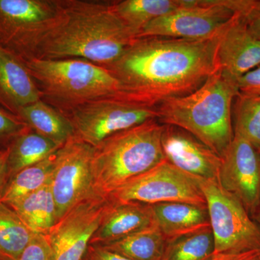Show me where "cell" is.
<instances>
[{"instance_id":"cell-1","label":"cell","mask_w":260,"mask_h":260,"mask_svg":"<svg viewBox=\"0 0 260 260\" xmlns=\"http://www.w3.org/2000/svg\"><path fill=\"white\" fill-rule=\"evenodd\" d=\"M220 34L203 40L138 37L104 68L119 83L116 95L156 107L192 93L220 68L217 51Z\"/></svg>"},{"instance_id":"cell-2","label":"cell","mask_w":260,"mask_h":260,"mask_svg":"<svg viewBox=\"0 0 260 260\" xmlns=\"http://www.w3.org/2000/svg\"><path fill=\"white\" fill-rule=\"evenodd\" d=\"M136 38L114 12L112 1L59 0L55 20L32 58H78L107 67Z\"/></svg>"},{"instance_id":"cell-3","label":"cell","mask_w":260,"mask_h":260,"mask_svg":"<svg viewBox=\"0 0 260 260\" xmlns=\"http://www.w3.org/2000/svg\"><path fill=\"white\" fill-rule=\"evenodd\" d=\"M238 93L237 81L219 68L192 93L157 106V119L184 130L221 157L234 137L233 103Z\"/></svg>"},{"instance_id":"cell-4","label":"cell","mask_w":260,"mask_h":260,"mask_svg":"<svg viewBox=\"0 0 260 260\" xmlns=\"http://www.w3.org/2000/svg\"><path fill=\"white\" fill-rule=\"evenodd\" d=\"M166 125L153 119L106 138L93 147V189L109 198L126 182L165 160L162 137Z\"/></svg>"},{"instance_id":"cell-5","label":"cell","mask_w":260,"mask_h":260,"mask_svg":"<svg viewBox=\"0 0 260 260\" xmlns=\"http://www.w3.org/2000/svg\"><path fill=\"white\" fill-rule=\"evenodd\" d=\"M42 99L66 114L73 108L118 94L115 77L104 67L78 58L25 61Z\"/></svg>"},{"instance_id":"cell-6","label":"cell","mask_w":260,"mask_h":260,"mask_svg":"<svg viewBox=\"0 0 260 260\" xmlns=\"http://www.w3.org/2000/svg\"><path fill=\"white\" fill-rule=\"evenodd\" d=\"M180 3L179 9L145 25L138 37L210 39L221 34L244 6V0H180Z\"/></svg>"},{"instance_id":"cell-7","label":"cell","mask_w":260,"mask_h":260,"mask_svg":"<svg viewBox=\"0 0 260 260\" xmlns=\"http://www.w3.org/2000/svg\"><path fill=\"white\" fill-rule=\"evenodd\" d=\"M201 187L213 232L214 253L260 250V228L242 203L216 179H203Z\"/></svg>"},{"instance_id":"cell-8","label":"cell","mask_w":260,"mask_h":260,"mask_svg":"<svg viewBox=\"0 0 260 260\" xmlns=\"http://www.w3.org/2000/svg\"><path fill=\"white\" fill-rule=\"evenodd\" d=\"M66 115L75 136L95 147L116 133L157 119V108L114 95L85 103Z\"/></svg>"},{"instance_id":"cell-9","label":"cell","mask_w":260,"mask_h":260,"mask_svg":"<svg viewBox=\"0 0 260 260\" xmlns=\"http://www.w3.org/2000/svg\"><path fill=\"white\" fill-rule=\"evenodd\" d=\"M203 180L165 159L130 179L109 198L117 203L136 202L149 205L183 203L207 207L201 187Z\"/></svg>"},{"instance_id":"cell-10","label":"cell","mask_w":260,"mask_h":260,"mask_svg":"<svg viewBox=\"0 0 260 260\" xmlns=\"http://www.w3.org/2000/svg\"><path fill=\"white\" fill-rule=\"evenodd\" d=\"M58 11L59 0H0V47L30 60Z\"/></svg>"},{"instance_id":"cell-11","label":"cell","mask_w":260,"mask_h":260,"mask_svg":"<svg viewBox=\"0 0 260 260\" xmlns=\"http://www.w3.org/2000/svg\"><path fill=\"white\" fill-rule=\"evenodd\" d=\"M93 149L74 136L56 151L50 185L57 220L80 202L98 195L92 176Z\"/></svg>"},{"instance_id":"cell-12","label":"cell","mask_w":260,"mask_h":260,"mask_svg":"<svg viewBox=\"0 0 260 260\" xmlns=\"http://www.w3.org/2000/svg\"><path fill=\"white\" fill-rule=\"evenodd\" d=\"M111 203L110 198L95 195L59 219L45 235L51 248V260L83 259Z\"/></svg>"},{"instance_id":"cell-13","label":"cell","mask_w":260,"mask_h":260,"mask_svg":"<svg viewBox=\"0 0 260 260\" xmlns=\"http://www.w3.org/2000/svg\"><path fill=\"white\" fill-rule=\"evenodd\" d=\"M218 181L252 217L260 205V155L245 139L234 135L221 155Z\"/></svg>"},{"instance_id":"cell-14","label":"cell","mask_w":260,"mask_h":260,"mask_svg":"<svg viewBox=\"0 0 260 260\" xmlns=\"http://www.w3.org/2000/svg\"><path fill=\"white\" fill-rule=\"evenodd\" d=\"M162 148L166 159L181 170L205 180H218L221 157L184 130L166 125Z\"/></svg>"},{"instance_id":"cell-15","label":"cell","mask_w":260,"mask_h":260,"mask_svg":"<svg viewBox=\"0 0 260 260\" xmlns=\"http://www.w3.org/2000/svg\"><path fill=\"white\" fill-rule=\"evenodd\" d=\"M219 68L237 81L260 65V41L252 34L244 15L238 13L219 39Z\"/></svg>"},{"instance_id":"cell-16","label":"cell","mask_w":260,"mask_h":260,"mask_svg":"<svg viewBox=\"0 0 260 260\" xmlns=\"http://www.w3.org/2000/svg\"><path fill=\"white\" fill-rule=\"evenodd\" d=\"M42 99V93L23 59L0 47V107L17 114Z\"/></svg>"},{"instance_id":"cell-17","label":"cell","mask_w":260,"mask_h":260,"mask_svg":"<svg viewBox=\"0 0 260 260\" xmlns=\"http://www.w3.org/2000/svg\"><path fill=\"white\" fill-rule=\"evenodd\" d=\"M154 221L151 205L136 202L117 203L112 200L90 244L104 245L116 242Z\"/></svg>"},{"instance_id":"cell-18","label":"cell","mask_w":260,"mask_h":260,"mask_svg":"<svg viewBox=\"0 0 260 260\" xmlns=\"http://www.w3.org/2000/svg\"><path fill=\"white\" fill-rule=\"evenodd\" d=\"M151 208L154 220L167 241L210 226L207 207L166 203Z\"/></svg>"},{"instance_id":"cell-19","label":"cell","mask_w":260,"mask_h":260,"mask_svg":"<svg viewBox=\"0 0 260 260\" xmlns=\"http://www.w3.org/2000/svg\"><path fill=\"white\" fill-rule=\"evenodd\" d=\"M18 115L32 131L60 146L75 136L68 116L43 99L20 109Z\"/></svg>"},{"instance_id":"cell-20","label":"cell","mask_w":260,"mask_h":260,"mask_svg":"<svg viewBox=\"0 0 260 260\" xmlns=\"http://www.w3.org/2000/svg\"><path fill=\"white\" fill-rule=\"evenodd\" d=\"M9 206L18 213L34 234L47 235L57 221L55 200L51 191L50 181L39 190Z\"/></svg>"},{"instance_id":"cell-21","label":"cell","mask_w":260,"mask_h":260,"mask_svg":"<svg viewBox=\"0 0 260 260\" xmlns=\"http://www.w3.org/2000/svg\"><path fill=\"white\" fill-rule=\"evenodd\" d=\"M167 242V239L154 221L127 237L101 246L130 260H160Z\"/></svg>"},{"instance_id":"cell-22","label":"cell","mask_w":260,"mask_h":260,"mask_svg":"<svg viewBox=\"0 0 260 260\" xmlns=\"http://www.w3.org/2000/svg\"><path fill=\"white\" fill-rule=\"evenodd\" d=\"M60 147L31 129L22 135L8 150L7 166L9 180L25 168L49 158Z\"/></svg>"},{"instance_id":"cell-23","label":"cell","mask_w":260,"mask_h":260,"mask_svg":"<svg viewBox=\"0 0 260 260\" xmlns=\"http://www.w3.org/2000/svg\"><path fill=\"white\" fill-rule=\"evenodd\" d=\"M116 15L136 37L145 25L181 8L180 0H120L112 1Z\"/></svg>"},{"instance_id":"cell-24","label":"cell","mask_w":260,"mask_h":260,"mask_svg":"<svg viewBox=\"0 0 260 260\" xmlns=\"http://www.w3.org/2000/svg\"><path fill=\"white\" fill-rule=\"evenodd\" d=\"M34 233L9 205L0 202V258L18 260Z\"/></svg>"},{"instance_id":"cell-25","label":"cell","mask_w":260,"mask_h":260,"mask_svg":"<svg viewBox=\"0 0 260 260\" xmlns=\"http://www.w3.org/2000/svg\"><path fill=\"white\" fill-rule=\"evenodd\" d=\"M56 153L35 165L25 168L11 178L1 203L8 205L13 204L48 184L54 169Z\"/></svg>"},{"instance_id":"cell-26","label":"cell","mask_w":260,"mask_h":260,"mask_svg":"<svg viewBox=\"0 0 260 260\" xmlns=\"http://www.w3.org/2000/svg\"><path fill=\"white\" fill-rule=\"evenodd\" d=\"M214 253L210 226L168 240L160 260H207Z\"/></svg>"},{"instance_id":"cell-27","label":"cell","mask_w":260,"mask_h":260,"mask_svg":"<svg viewBox=\"0 0 260 260\" xmlns=\"http://www.w3.org/2000/svg\"><path fill=\"white\" fill-rule=\"evenodd\" d=\"M234 135L260 150V95L238 93L233 106Z\"/></svg>"},{"instance_id":"cell-28","label":"cell","mask_w":260,"mask_h":260,"mask_svg":"<svg viewBox=\"0 0 260 260\" xmlns=\"http://www.w3.org/2000/svg\"><path fill=\"white\" fill-rule=\"evenodd\" d=\"M30 130L20 116L0 107V151L8 150L19 137Z\"/></svg>"},{"instance_id":"cell-29","label":"cell","mask_w":260,"mask_h":260,"mask_svg":"<svg viewBox=\"0 0 260 260\" xmlns=\"http://www.w3.org/2000/svg\"><path fill=\"white\" fill-rule=\"evenodd\" d=\"M18 260H51V248L46 236L34 234Z\"/></svg>"},{"instance_id":"cell-30","label":"cell","mask_w":260,"mask_h":260,"mask_svg":"<svg viewBox=\"0 0 260 260\" xmlns=\"http://www.w3.org/2000/svg\"><path fill=\"white\" fill-rule=\"evenodd\" d=\"M239 93L260 95V65L237 80Z\"/></svg>"},{"instance_id":"cell-31","label":"cell","mask_w":260,"mask_h":260,"mask_svg":"<svg viewBox=\"0 0 260 260\" xmlns=\"http://www.w3.org/2000/svg\"><path fill=\"white\" fill-rule=\"evenodd\" d=\"M82 260H130L97 244H90Z\"/></svg>"},{"instance_id":"cell-32","label":"cell","mask_w":260,"mask_h":260,"mask_svg":"<svg viewBox=\"0 0 260 260\" xmlns=\"http://www.w3.org/2000/svg\"><path fill=\"white\" fill-rule=\"evenodd\" d=\"M207 260H260V250L241 253H213Z\"/></svg>"},{"instance_id":"cell-33","label":"cell","mask_w":260,"mask_h":260,"mask_svg":"<svg viewBox=\"0 0 260 260\" xmlns=\"http://www.w3.org/2000/svg\"><path fill=\"white\" fill-rule=\"evenodd\" d=\"M7 159H8V150L0 155V202L9 181Z\"/></svg>"},{"instance_id":"cell-34","label":"cell","mask_w":260,"mask_h":260,"mask_svg":"<svg viewBox=\"0 0 260 260\" xmlns=\"http://www.w3.org/2000/svg\"><path fill=\"white\" fill-rule=\"evenodd\" d=\"M247 20L248 25L252 34L260 41V16L259 15L248 13L244 15Z\"/></svg>"},{"instance_id":"cell-35","label":"cell","mask_w":260,"mask_h":260,"mask_svg":"<svg viewBox=\"0 0 260 260\" xmlns=\"http://www.w3.org/2000/svg\"><path fill=\"white\" fill-rule=\"evenodd\" d=\"M248 13H253L260 16V0H251L250 8Z\"/></svg>"},{"instance_id":"cell-36","label":"cell","mask_w":260,"mask_h":260,"mask_svg":"<svg viewBox=\"0 0 260 260\" xmlns=\"http://www.w3.org/2000/svg\"><path fill=\"white\" fill-rule=\"evenodd\" d=\"M252 218L254 219V221L256 222V224H257L260 228V205L259 208L256 210V213L253 215Z\"/></svg>"},{"instance_id":"cell-37","label":"cell","mask_w":260,"mask_h":260,"mask_svg":"<svg viewBox=\"0 0 260 260\" xmlns=\"http://www.w3.org/2000/svg\"><path fill=\"white\" fill-rule=\"evenodd\" d=\"M6 151V150H5ZM5 151H0V155H1L2 153H4Z\"/></svg>"},{"instance_id":"cell-38","label":"cell","mask_w":260,"mask_h":260,"mask_svg":"<svg viewBox=\"0 0 260 260\" xmlns=\"http://www.w3.org/2000/svg\"><path fill=\"white\" fill-rule=\"evenodd\" d=\"M259 155H260V150H259Z\"/></svg>"},{"instance_id":"cell-39","label":"cell","mask_w":260,"mask_h":260,"mask_svg":"<svg viewBox=\"0 0 260 260\" xmlns=\"http://www.w3.org/2000/svg\"><path fill=\"white\" fill-rule=\"evenodd\" d=\"M0 260H3V259H2L1 258H0Z\"/></svg>"}]
</instances>
